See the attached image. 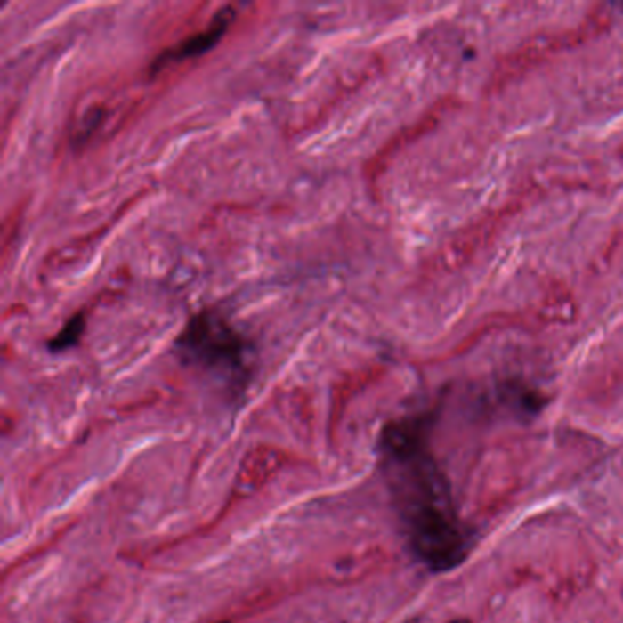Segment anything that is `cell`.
Returning a JSON list of instances; mask_svg holds the SVG:
<instances>
[{"mask_svg":"<svg viewBox=\"0 0 623 623\" xmlns=\"http://www.w3.org/2000/svg\"><path fill=\"white\" fill-rule=\"evenodd\" d=\"M452 623H468L466 619H456V621H452Z\"/></svg>","mask_w":623,"mask_h":623,"instance_id":"obj_5","label":"cell"},{"mask_svg":"<svg viewBox=\"0 0 623 623\" xmlns=\"http://www.w3.org/2000/svg\"><path fill=\"white\" fill-rule=\"evenodd\" d=\"M176 357L206 375L222 380L234 393H244L256 366V344L220 307L194 313L174 340Z\"/></svg>","mask_w":623,"mask_h":623,"instance_id":"obj_2","label":"cell"},{"mask_svg":"<svg viewBox=\"0 0 623 623\" xmlns=\"http://www.w3.org/2000/svg\"><path fill=\"white\" fill-rule=\"evenodd\" d=\"M234 19H236V8L223 6L222 10H218L214 13L211 22L206 24L201 31L192 33V36L185 37L176 46H170L165 52H161L154 59V62L150 66V72L158 74L166 66L178 64V62H183V61H189V59L199 57L206 52H211L225 37V33L229 31Z\"/></svg>","mask_w":623,"mask_h":623,"instance_id":"obj_3","label":"cell"},{"mask_svg":"<svg viewBox=\"0 0 623 623\" xmlns=\"http://www.w3.org/2000/svg\"><path fill=\"white\" fill-rule=\"evenodd\" d=\"M380 459L402 532L423 563L435 572L466 558V538L446 475L426 444L423 419L390 423L380 435Z\"/></svg>","mask_w":623,"mask_h":623,"instance_id":"obj_1","label":"cell"},{"mask_svg":"<svg viewBox=\"0 0 623 623\" xmlns=\"http://www.w3.org/2000/svg\"><path fill=\"white\" fill-rule=\"evenodd\" d=\"M220 623H227V621H220Z\"/></svg>","mask_w":623,"mask_h":623,"instance_id":"obj_6","label":"cell"},{"mask_svg":"<svg viewBox=\"0 0 623 623\" xmlns=\"http://www.w3.org/2000/svg\"><path fill=\"white\" fill-rule=\"evenodd\" d=\"M85 329H86V315H85V311H79V313L68 319V322L62 326V329L46 344L48 350L52 353H62L66 350L74 348V345H77L81 336L85 335Z\"/></svg>","mask_w":623,"mask_h":623,"instance_id":"obj_4","label":"cell"}]
</instances>
